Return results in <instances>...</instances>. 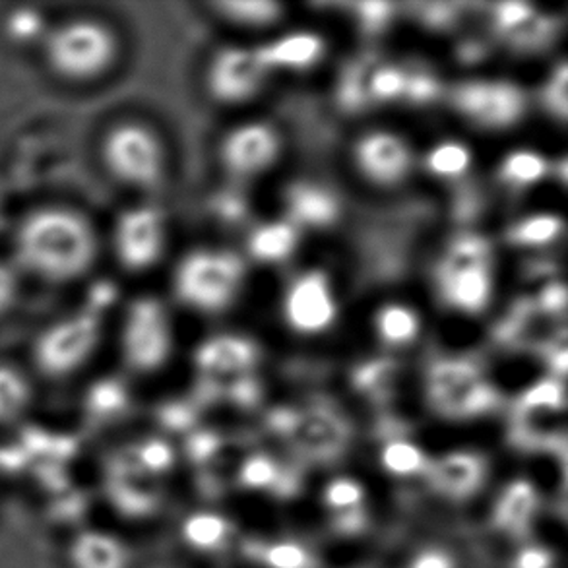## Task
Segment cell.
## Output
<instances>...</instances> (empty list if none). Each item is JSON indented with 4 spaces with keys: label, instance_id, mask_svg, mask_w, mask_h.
Returning a JSON list of instances; mask_svg holds the SVG:
<instances>
[{
    "label": "cell",
    "instance_id": "obj_1",
    "mask_svg": "<svg viewBox=\"0 0 568 568\" xmlns=\"http://www.w3.org/2000/svg\"><path fill=\"white\" fill-rule=\"evenodd\" d=\"M100 233L77 207L49 204L23 215L12 235V256L23 277L45 284H72L100 258Z\"/></svg>",
    "mask_w": 568,
    "mask_h": 568
},
{
    "label": "cell",
    "instance_id": "obj_2",
    "mask_svg": "<svg viewBox=\"0 0 568 568\" xmlns=\"http://www.w3.org/2000/svg\"><path fill=\"white\" fill-rule=\"evenodd\" d=\"M121 51L119 33L93 16L53 22L39 49L49 74L62 84L77 88L95 84L111 74Z\"/></svg>",
    "mask_w": 568,
    "mask_h": 568
},
{
    "label": "cell",
    "instance_id": "obj_3",
    "mask_svg": "<svg viewBox=\"0 0 568 568\" xmlns=\"http://www.w3.org/2000/svg\"><path fill=\"white\" fill-rule=\"evenodd\" d=\"M103 338V324L93 311H74L47 324L33 339L31 357L41 377L64 381L92 363Z\"/></svg>",
    "mask_w": 568,
    "mask_h": 568
},
{
    "label": "cell",
    "instance_id": "obj_4",
    "mask_svg": "<svg viewBox=\"0 0 568 568\" xmlns=\"http://www.w3.org/2000/svg\"><path fill=\"white\" fill-rule=\"evenodd\" d=\"M101 165L109 178L129 189L150 191L165 175V148L152 126L121 121L109 126L100 146Z\"/></svg>",
    "mask_w": 568,
    "mask_h": 568
},
{
    "label": "cell",
    "instance_id": "obj_5",
    "mask_svg": "<svg viewBox=\"0 0 568 568\" xmlns=\"http://www.w3.org/2000/svg\"><path fill=\"white\" fill-rule=\"evenodd\" d=\"M427 399L446 419H474L499 406V392L487 383L476 362L446 357L427 371Z\"/></svg>",
    "mask_w": 568,
    "mask_h": 568
},
{
    "label": "cell",
    "instance_id": "obj_6",
    "mask_svg": "<svg viewBox=\"0 0 568 568\" xmlns=\"http://www.w3.org/2000/svg\"><path fill=\"white\" fill-rule=\"evenodd\" d=\"M243 276V262L235 254L200 251L179 264L175 292L189 307L215 313L237 297Z\"/></svg>",
    "mask_w": 568,
    "mask_h": 568
},
{
    "label": "cell",
    "instance_id": "obj_7",
    "mask_svg": "<svg viewBox=\"0 0 568 568\" xmlns=\"http://www.w3.org/2000/svg\"><path fill=\"white\" fill-rule=\"evenodd\" d=\"M119 346L123 362L134 373L162 369L173 349L170 316L154 297L132 301L124 313Z\"/></svg>",
    "mask_w": 568,
    "mask_h": 568
},
{
    "label": "cell",
    "instance_id": "obj_8",
    "mask_svg": "<svg viewBox=\"0 0 568 568\" xmlns=\"http://www.w3.org/2000/svg\"><path fill=\"white\" fill-rule=\"evenodd\" d=\"M270 427L285 437L301 454L316 462L336 460L346 450L349 427L336 412L315 406L295 412L277 409L270 414Z\"/></svg>",
    "mask_w": 568,
    "mask_h": 568
},
{
    "label": "cell",
    "instance_id": "obj_9",
    "mask_svg": "<svg viewBox=\"0 0 568 568\" xmlns=\"http://www.w3.org/2000/svg\"><path fill=\"white\" fill-rule=\"evenodd\" d=\"M165 237V220L158 207H129L113 223L111 248L124 270L144 272L160 261Z\"/></svg>",
    "mask_w": 568,
    "mask_h": 568
},
{
    "label": "cell",
    "instance_id": "obj_10",
    "mask_svg": "<svg viewBox=\"0 0 568 568\" xmlns=\"http://www.w3.org/2000/svg\"><path fill=\"white\" fill-rule=\"evenodd\" d=\"M453 105L469 123L497 131L508 129L523 119L526 95L510 82L474 80L454 88Z\"/></svg>",
    "mask_w": 568,
    "mask_h": 568
},
{
    "label": "cell",
    "instance_id": "obj_11",
    "mask_svg": "<svg viewBox=\"0 0 568 568\" xmlns=\"http://www.w3.org/2000/svg\"><path fill=\"white\" fill-rule=\"evenodd\" d=\"M284 315L287 324L300 334L326 331L338 315L328 276L321 270H313L297 277L285 293Z\"/></svg>",
    "mask_w": 568,
    "mask_h": 568
},
{
    "label": "cell",
    "instance_id": "obj_12",
    "mask_svg": "<svg viewBox=\"0 0 568 568\" xmlns=\"http://www.w3.org/2000/svg\"><path fill=\"white\" fill-rule=\"evenodd\" d=\"M266 77L254 51L246 49H223L215 54L207 70V90L222 103H239L253 98L261 90Z\"/></svg>",
    "mask_w": 568,
    "mask_h": 568
},
{
    "label": "cell",
    "instance_id": "obj_13",
    "mask_svg": "<svg viewBox=\"0 0 568 568\" xmlns=\"http://www.w3.org/2000/svg\"><path fill=\"white\" fill-rule=\"evenodd\" d=\"M355 165L377 185H398L412 170V150L406 140L388 131L365 134L355 144Z\"/></svg>",
    "mask_w": 568,
    "mask_h": 568
},
{
    "label": "cell",
    "instance_id": "obj_14",
    "mask_svg": "<svg viewBox=\"0 0 568 568\" xmlns=\"http://www.w3.org/2000/svg\"><path fill=\"white\" fill-rule=\"evenodd\" d=\"M280 154V139L276 131L264 123H251L230 132L222 144V160L225 168L246 178L268 170Z\"/></svg>",
    "mask_w": 568,
    "mask_h": 568
},
{
    "label": "cell",
    "instance_id": "obj_15",
    "mask_svg": "<svg viewBox=\"0 0 568 568\" xmlns=\"http://www.w3.org/2000/svg\"><path fill=\"white\" fill-rule=\"evenodd\" d=\"M64 561L69 568H131V547L115 531L85 526L72 534Z\"/></svg>",
    "mask_w": 568,
    "mask_h": 568
},
{
    "label": "cell",
    "instance_id": "obj_16",
    "mask_svg": "<svg viewBox=\"0 0 568 568\" xmlns=\"http://www.w3.org/2000/svg\"><path fill=\"white\" fill-rule=\"evenodd\" d=\"M429 481L448 499L464 500L476 495L487 477V460L471 450H454L429 462Z\"/></svg>",
    "mask_w": 568,
    "mask_h": 568
},
{
    "label": "cell",
    "instance_id": "obj_17",
    "mask_svg": "<svg viewBox=\"0 0 568 568\" xmlns=\"http://www.w3.org/2000/svg\"><path fill=\"white\" fill-rule=\"evenodd\" d=\"M261 352L253 339L235 334H223L206 339L194 355L199 369L210 378L245 377L258 363Z\"/></svg>",
    "mask_w": 568,
    "mask_h": 568
},
{
    "label": "cell",
    "instance_id": "obj_18",
    "mask_svg": "<svg viewBox=\"0 0 568 568\" xmlns=\"http://www.w3.org/2000/svg\"><path fill=\"white\" fill-rule=\"evenodd\" d=\"M438 292L446 305L476 315L481 313L491 300L493 274L491 264L460 266V268H443L438 266Z\"/></svg>",
    "mask_w": 568,
    "mask_h": 568
},
{
    "label": "cell",
    "instance_id": "obj_19",
    "mask_svg": "<svg viewBox=\"0 0 568 568\" xmlns=\"http://www.w3.org/2000/svg\"><path fill=\"white\" fill-rule=\"evenodd\" d=\"M539 505V493L530 479L508 484L493 508V526L515 538H526L531 530Z\"/></svg>",
    "mask_w": 568,
    "mask_h": 568
},
{
    "label": "cell",
    "instance_id": "obj_20",
    "mask_svg": "<svg viewBox=\"0 0 568 568\" xmlns=\"http://www.w3.org/2000/svg\"><path fill=\"white\" fill-rule=\"evenodd\" d=\"M262 69L307 70L321 61L324 39L311 31H297L254 51Z\"/></svg>",
    "mask_w": 568,
    "mask_h": 568
},
{
    "label": "cell",
    "instance_id": "obj_21",
    "mask_svg": "<svg viewBox=\"0 0 568 568\" xmlns=\"http://www.w3.org/2000/svg\"><path fill=\"white\" fill-rule=\"evenodd\" d=\"M285 206L292 217V223L305 227H328L338 220V200L323 186L300 183L293 185L285 194Z\"/></svg>",
    "mask_w": 568,
    "mask_h": 568
},
{
    "label": "cell",
    "instance_id": "obj_22",
    "mask_svg": "<svg viewBox=\"0 0 568 568\" xmlns=\"http://www.w3.org/2000/svg\"><path fill=\"white\" fill-rule=\"evenodd\" d=\"M53 22L38 7L10 8L2 16L0 33L8 47L20 51H39Z\"/></svg>",
    "mask_w": 568,
    "mask_h": 568
},
{
    "label": "cell",
    "instance_id": "obj_23",
    "mask_svg": "<svg viewBox=\"0 0 568 568\" xmlns=\"http://www.w3.org/2000/svg\"><path fill=\"white\" fill-rule=\"evenodd\" d=\"M33 384L14 365L0 363V427L23 419L33 406Z\"/></svg>",
    "mask_w": 568,
    "mask_h": 568
},
{
    "label": "cell",
    "instance_id": "obj_24",
    "mask_svg": "<svg viewBox=\"0 0 568 568\" xmlns=\"http://www.w3.org/2000/svg\"><path fill=\"white\" fill-rule=\"evenodd\" d=\"M297 241L300 233L292 222L266 223L251 235L248 251L256 261L282 262L292 256Z\"/></svg>",
    "mask_w": 568,
    "mask_h": 568
},
{
    "label": "cell",
    "instance_id": "obj_25",
    "mask_svg": "<svg viewBox=\"0 0 568 568\" xmlns=\"http://www.w3.org/2000/svg\"><path fill=\"white\" fill-rule=\"evenodd\" d=\"M246 555L266 568H316V559L300 541H251Z\"/></svg>",
    "mask_w": 568,
    "mask_h": 568
},
{
    "label": "cell",
    "instance_id": "obj_26",
    "mask_svg": "<svg viewBox=\"0 0 568 568\" xmlns=\"http://www.w3.org/2000/svg\"><path fill=\"white\" fill-rule=\"evenodd\" d=\"M375 331L384 344L406 346L419 336L422 321L414 308L392 303V305L378 308L377 316H375Z\"/></svg>",
    "mask_w": 568,
    "mask_h": 568
},
{
    "label": "cell",
    "instance_id": "obj_27",
    "mask_svg": "<svg viewBox=\"0 0 568 568\" xmlns=\"http://www.w3.org/2000/svg\"><path fill=\"white\" fill-rule=\"evenodd\" d=\"M231 534V524L214 513H194L183 524V538L189 546L200 551H212L222 547Z\"/></svg>",
    "mask_w": 568,
    "mask_h": 568
},
{
    "label": "cell",
    "instance_id": "obj_28",
    "mask_svg": "<svg viewBox=\"0 0 568 568\" xmlns=\"http://www.w3.org/2000/svg\"><path fill=\"white\" fill-rule=\"evenodd\" d=\"M565 222L555 214H534L508 230V241L518 246H546L561 237Z\"/></svg>",
    "mask_w": 568,
    "mask_h": 568
},
{
    "label": "cell",
    "instance_id": "obj_29",
    "mask_svg": "<svg viewBox=\"0 0 568 568\" xmlns=\"http://www.w3.org/2000/svg\"><path fill=\"white\" fill-rule=\"evenodd\" d=\"M500 179L510 186H531L544 181L549 173V163L544 155L531 150H516L500 163Z\"/></svg>",
    "mask_w": 568,
    "mask_h": 568
},
{
    "label": "cell",
    "instance_id": "obj_30",
    "mask_svg": "<svg viewBox=\"0 0 568 568\" xmlns=\"http://www.w3.org/2000/svg\"><path fill=\"white\" fill-rule=\"evenodd\" d=\"M377 62L371 59L354 61L342 74L338 85V101L347 111H362L369 108V77Z\"/></svg>",
    "mask_w": 568,
    "mask_h": 568
},
{
    "label": "cell",
    "instance_id": "obj_31",
    "mask_svg": "<svg viewBox=\"0 0 568 568\" xmlns=\"http://www.w3.org/2000/svg\"><path fill=\"white\" fill-rule=\"evenodd\" d=\"M384 469L390 471L392 476H415V474H425L429 468V458L425 456L422 448L404 440V438H394L386 443L381 454Z\"/></svg>",
    "mask_w": 568,
    "mask_h": 568
},
{
    "label": "cell",
    "instance_id": "obj_32",
    "mask_svg": "<svg viewBox=\"0 0 568 568\" xmlns=\"http://www.w3.org/2000/svg\"><path fill=\"white\" fill-rule=\"evenodd\" d=\"M427 170L440 179L460 178L471 165V152L460 142H440L425 158Z\"/></svg>",
    "mask_w": 568,
    "mask_h": 568
},
{
    "label": "cell",
    "instance_id": "obj_33",
    "mask_svg": "<svg viewBox=\"0 0 568 568\" xmlns=\"http://www.w3.org/2000/svg\"><path fill=\"white\" fill-rule=\"evenodd\" d=\"M215 8L225 18L243 26H270L282 18V4L266 0H225Z\"/></svg>",
    "mask_w": 568,
    "mask_h": 568
},
{
    "label": "cell",
    "instance_id": "obj_34",
    "mask_svg": "<svg viewBox=\"0 0 568 568\" xmlns=\"http://www.w3.org/2000/svg\"><path fill=\"white\" fill-rule=\"evenodd\" d=\"M523 414L531 412H561L565 407V388L557 378H544L530 386L518 399Z\"/></svg>",
    "mask_w": 568,
    "mask_h": 568
},
{
    "label": "cell",
    "instance_id": "obj_35",
    "mask_svg": "<svg viewBox=\"0 0 568 568\" xmlns=\"http://www.w3.org/2000/svg\"><path fill=\"white\" fill-rule=\"evenodd\" d=\"M406 88V70L398 69L394 64H381L377 62L369 77L371 103L378 101H394L404 95Z\"/></svg>",
    "mask_w": 568,
    "mask_h": 568
},
{
    "label": "cell",
    "instance_id": "obj_36",
    "mask_svg": "<svg viewBox=\"0 0 568 568\" xmlns=\"http://www.w3.org/2000/svg\"><path fill=\"white\" fill-rule=\"evenodd\" d=\"M129 462L142 474H163L173 466L175 453L170 443H165L162 438H152L142 443L139 448H134Z\"/></svg>",
    "mask_w": 568,
    "mask_h": 568
},
{
    "label": "cell",
    "instance_id": "obj_37",
    "mask_svg": "<svg viewBox=\"0 0 568 568\" xmlns=\"http://www.w3.org/2000/svg\"><path fill=\"white\" fill-rule=\"evenodd\" d=\"M280 471H282V466L274 458H270L266 454H253L243 462L241 471H239V481L248 489L272 491L274 485L277 484Z\"/></svg>",
    "mask_w": 568,
    "mask_h": 568
},
{
    "label": "cell",
    "instance_id": "obj_38",
    "mask_svg": "<svg viewBox=\"0 0 568 568\" xmlns=\"http://www.w3.org/2000/svg\"><path fill=\"white\" fill-rule=\"evenodd\" d=\"M495 22L503 33L515 36V38H523L526 30L534 28L538 20H536V12L530 4L524 2H503L495 7Z\"/></svg>",
    "mask_w": 568,
    "mask_h": 568
},
{
    "label": "cell",
    "instance_id": "obj_39",
    "mask_svg": "<svg viewBox=\"0 0 568 568\" xmlns=\"http://www.w3.org/2000/svg\"><path fill=\"white\" fill-rule=\"evenodd\" d=\"M324 503L332 513H342L347 508H357L365 505V489L357 479L352 477H338L332 479L324 489Z\"/></svg>",
    "mask_w": 568,
    "mask_h": 568
},
{
    "label": "cell",
    "instance_id": "obj_40",
    "mask_svg": "<svg viewBox=\"0 0 568 568\" xmlns=\"http://www.w3.org/2000/svg\"><path fill=\"white\" fill-rule=\"evenodd\" d=\"M23 276L10 258H0V318L10 315L22 297Z\"/></svg>",
    "mask_w": 568,
    "mask_h": 568
},
{
    "label": "cell",
    "instance_id": "obj_41",
    "mask_svg": "<svg viewBox=\"0 0 568 568\" xmlns=\"http://www.w3.org/2000/svg\"><path fill=\"white\" fill-rule=\"evenodd\" d=\"M394 369L396 367L392 362L363 363L362 367L354 373L355 388L365 394H383L390 384Z\"/></svg>",
    "mask_w": 568,
    "mask_h": 568
},
{
    "label": "cell",
    "instance_id": "obj_42",
    "mask_svg": "<svg viewBox=\"0 0 568 568\" xmlns=\"http://www.w3.org/2000/svg\"><path fill=\"white\" fill-rule=\"evenodd\" d=\"M440 92L437 78L429 72H406V88H404V100L409 103H429Z\"/></svg>",
    "mask_w": 568,
    "mask_h": 568
},
{
    "label": "cell",
    "instance_id": "obj_43",
    "mask_svg": "<svg viewBox=\"0 0 568 568\" xmlns=\"http://www.w3.org/2000/svg\"><path fill=\"white\" fill-rule=\"evenodd\" d=\"M222 448V437L212 430H196L186 440V453L194 464H206Z\"/></svg>",
    "mask_w": 568,
    "mask_h": 568
},
{
    "label": "cell",
    "instance_id": "obj_44",
    "mask_svg": "<svg viewBox=\"0 0 568 568\" xmlns=\"http://www.w3.org/2000/svg\"><path fill=\"white\" fill-rule=\"evenodd\" d=\"M332 528L342 534V536H357L367 530L369 526V513L365 505L357 508H347L342 513H332Z\"/></svg>",
    "mask_w": 568,
    "mask_h": 568
},
{
    "label": "cell",
    "instance_id": "obj_45",
    "mask_svg": "<svg viewBox=\"0 0 568 568\" xmlns=\"http://www.w3.org/2000/svg\"><path fill=\"white\" fill-rule=\"evenodd\" d=\"M357 16L367 31L383 30L394 12V4L388 2H362L357 4Z\"/></svg>",
    "mask_w": 568,
    "mask_h": 568
},
{
    "label": "cell",
    "instance_id": "obj_46",
    "mask_svg": "<svg viewBox=\"0 0 568 568\" xmlns=\"http://www.w3.org/2000/svg\"><path fill=\"white\" fill-rule=\"evenodd\" d=\"M196 422V409L185 402H173L162 409V423L173 430H186Z\"/></svg>",
    "mask_w": 568,
    "mask_h": 568
},
{
    "label": "cell",
    "instance_id": "obj_47",
    "mask_svg": "<svg viewBox=\"0 0 568 568\" xmlns=\"http://www.w3.org/2000/svg\"><path fill=\"white\" fill-rule=\"evenodd\" d=\"M554 561V555L546 547L528 546L516 554L513 568H551Z\"/></svg>",
    "mask_w": 568,
    "mask_h": 568
},
{
    "label": "cell",
    "instance_id": "obj_48",
    "mask_svg": "<svg viewBox=\"0 0 568 568\" xmlns=\"http://www.w3.org/2000/svg\"><path fill=\"white\" fill-rule=\"evenodd\" d=\"M409 568H454L453 555L446 554L443 549H425L414 557Z\"/></svg>",
    "mask_w": 568,
    "mask_h": 568
},
{
    "label": "cell",
    "instance_id": "obj_49",
    "mask_svg": "<svg viewBox=\"0 0 568 568\" xmlns=\"http://www.w3.org/2000/svg\"><path fill=\"white\" fill-rule=\"evenodd\" d=\"M549 98H551V105H554L555 111L565 116V113H567V67L565 64L559 67V72L554 78Z\"/></svg>",
    "mask_w": 568,
    "mask_h": 568
}]
</instances>
